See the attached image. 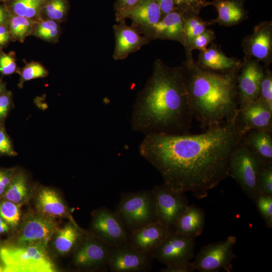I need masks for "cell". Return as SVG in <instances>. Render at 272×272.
Masks as SVG:
<instances>
[{
	"mask_svg": "<svg viewBox=\"0 0 272 272\" xmlns=\"http://www.w3.org/2000/svg\"><path fill=\"white\" fill-rule=\"evenodd\" d=\"M244 0H214V6L218 12V17L210 21L211 25L231 27L240 24L248 18V12L244 7Z\"/></svg>",
	"mask_w": 272,
	"mask_h": 272,
	"instance_id": "7402d4cb",
	"label": "cell"
},
{
	"mask_svg": "<svg viewBox=\"0 0 272 272\" xmlns=\"http://www.w3.org/2000/svg\"><path fill=\"white\" fill-rule=\"evenodd\" d=\"M266 227L272 228V195L259 193L254 201Z\"/></svg>",
	"mask_w": 272,
	"mask_h": 272,
	"instance_id": "e575fe53",
	"label": "cell"
},
{
	"mask_svg": "<svg viewBox=\"0 0 272 272\" xmlns=\"http://www.w3.org/2000/svg\"><path fill=\"white\" fill-rule=\"evenodd\" d=\"M36 207L40 214L52 219L69 216V210L61 197L54 190L41 188L36 199Z\"/></svg>",
	"mask_w": 272,
	"mask_h": 272,
	"instance_id": "cb8c5ba5",
	"label": "cell"
},
{
	"mask_svg": "<svg viewBox=\"0 0 272 272\" xmlns=\"http://www.w3.org/2000/svg\"><path fill=\"white\" fill-rule=\"evenodd\" d=\"M54 246L61 254H66L78 244L81 243L85 233L73 221L67 224L63 228L55 233Z\"/></svg>",
	"mask_w": 272,
	"mask_h": 272,
	"instance_id": "484cf974",
	"label": "cell"
},
{
	"mask_svg": "<svg viewBox=\"0 0 272 272\" xmlns=\"http://www.w3.org/2000/svg\"><path fill=\"white\" fill-rule=\"evenodd\" d=\"M205 225V214L202 209L189 205L179 217L171 231L178 234L197 237Z\"/></svg>",
	"mask_w": 272,
	"mask_h": 272,
	"instance_id": "d4e9b609",
	"label": "cell"
},
{
	"mask_svg": "<svg viewBox=\"0 0 272 272\" xmlns=\"http://www.w3.org/2000/svg\"><path fill=\"white\" fill-rule=\"evenodd\" d=\"M195 237L171 231L151 255L165 265L190 261L194 257Z\"/></svg>",
	"mask_w": 272,
	"mask_h": 272,
	"instance_id": "8fae6325",
	"label": "cell"
},
{
	"mask_svg": "<svg viewBox=\"0 0 272 272\" xmlns=\"http://www.w3.org/2000/svg\"><path fill=\"white\" fill-rule=\"evenodd\" d=\"M115 211L129 234L157 221L155 198L152 189L122 193Z\"/></svg>",
	"mask_w": 272,
	"mask_h": 272,
	"instance_id": "5b68a950",
	"label": "cell"
},
{
	"mask_svg": "<svg viewBox=\"0 0 272 272\" xmlns=\"http://www.w3.org/2000/svg\"><path fill=\"white\" fill-rule=\"evenodd\" d=\"M146 37L152 40H169L185 44L184 20L183 13L177 8L164 16L149 31Z\"/></svg>",
	"mask_w": 272,
	"mask_h": 272,
	"instance_id": "d6986e66",
	"label": "cell"
},
{
	"mask_svg": "<svg viewBox=\"0 0 272 272\" xmlns=\"http://www.w3.org/2000/svg\"><path fill=\"white\" fill-rule=\"evenodd\" d=\"M196 62L205 69L221 73L239 70L243 64L242 59L227 56L213 42L205 51L200 52Z\"/></svg>",
	"mask_w": 272,
	"mask_h": 272,
	"instance_id": "ffe728a7",
	"label": "cell"
},
{
	"mask_svg": "<svg viewBox=\"0 0 272 272\" xmlns=\"http://www.w3.org/2000/svg\"><path fill=\"white\" fill-rule=\"evenodd\" d=\"M113 29L115 37L113 57L115 60L125 59L151 42L137 28L126 25L125 21L114 25Z\"/></svg>",
	"mask_w": 272,
	"mask_h": 272,
	"instance_id": "e0dca14e",
	"label": "cell"
},
{
	"mask_svg": "<svg viewBox=\"0 0 272 272\" xmlns=\"http://www.w3.org/2000/svg\"><path fill=\"white\" fill-rule=\"evenodd\" d=\"M17 155L4 124L0 123V156H15Z\"/></svg>",
	"mask_w": 272,
	"mask_h": 272,
	"instance_id": "b9f144b4",
	"label": "cell"
},
{
	"mask_svg": "<svg viewBox=\"0 0 272 272\" xmlns=\"http://www.w3.org/2000/svg\"><path fill=\"white\" fill-rule=\"evenodd\" d=\"M162 17L156 0H141L128 14L126 19H130L131 25L146 36L152 27Z\"/></svg>",
	"mask_w": 272,
	"mask_h": 272,
	"instance_id": "44dd1931",
	"label": "cell"
},
{
	"mask_svg": "<svg viewBox=\"0 0 272 272\" xmlns=\"http://www.w3.org/2000/svg\"><path fill=\"white\" fill-rule=\"evenodd\" d=\"M11 42L13 41L8 24L0 25V50L6 48Z\"/></svg>",
	"mask_w": 272,
	"mask_h": 272,
	"instance_id": "bcb514c9",
	"label": "cell"
},
{
	"mask_svg": "<svg viewBox=\"0 0 272 272\" xmlns=\"http://www.w3.org/2000/svg\"><path fill=\"white\" fill-rule=\"evenodd\" d=\"M216 38L214 31L207 28L202 33L197 36L192 41L190 45V51L197 49L201 51H205L209 45Z\"/></svg>",
	"mask_w": 272,
	"mask_h": 272,
	"instance_id": "ab89813d",
	"label": "cell"
},
{
	"mask_svg": "<svg viewBox=\"0 0 272 272\" xmlns=\"http://www.w3.org/2000/svg\"><path fill=\"white\" fill-rule=\"evenodd\" d=\"M44 2L37 0H8L4 4L11 14L36 20L41 18Z\"/></svg>",
	"mask_w": 272,
	"mask_h": 272,
	"instance_id": "f1b7e54d",
	"label": "cell"
},
{
	"mask_svg": "<svg viewBox=\"0 0 272 272\" xmlns=\"http://www.w3.org/2000/svg\"><path fill=\"white\" fill-rule=\"evenodd\" d=\"M193 118L180 66L170 67L157 59L133 106L132 129L145 135L188 134Z\"/></svg>",
	"mask_w": 272,
	"mask_h": 272,
	"instance_id": "7a4b0ae2",
	"label": "cell"
},
{
	"mask_svg": "<svg viewBox=\"0 0 272 272\" xmlns=\"http://www.w3.org/2000/svg\"><path fill=\"white\" fill-rule=\"evenodd\" d=\"M69 9L67 0H45L42 8L41 18L59 23L65 20Z\"/></svg>",
	"mask_w": 272,
	"mask_h": 272,
	"instance_id": "1f68e13d",
	"label": "cell"
},
{
	"mask_svg": "<svg viewBox=\"0 0 272 272\" xmlns=\"http://www.w3.org/2000/svg\"><path fill=\"white\" fill-rule=\"evenodd\" d=\"M37 1H42V2H44L45 0H37Z\"/></svg>",
	"mask_w": 272,
	"mask_h": 272,
	"instance_id": "db71d44e",
	"label": "cell"
},
{
	"mask_svg": "<svg viewBox=\"0 0 272 272\" xmlns=\"http://www.w3.org/2000/svg\"><path fill=\"white\" fill-rule=\"evenodd\" d=\"M35 20L10 13L8 26L13 41L23 43L31 35Z\"/></svg>",
	"mask_w": 272,
	"mask_h": 272,
	"instance_id": "f546056e",
	"label": "cell"
},
{
	"mask_svg": "<svg viewBox=\"0 0 272 272\" xmlns=\"http://www.w3.org/2000/svg\"><path fill=\"white\" fill-rule=\"evenodd\" d=\"M1 271H3V268L1 267V266L0 265V272Z\"/></svg>",
	"mask_w": 272,
	"mask_h": 272,
	"instance_id": "f5cc1de1",
	"label": "cell"
},
{
	"mask_svg": "<svg viewBox=\"0 0 272 272\" xmlns=\"http://www.w3.org/2000/svg\"><path fill=\"white\" fill-rule=\"evenodd\" d=\"M194 271L191 261L176 263L166 265L161 272H191Z\"/></svg>",
	"mask_w": 272,
	"mask_h": 272,
	"instance_id": "f6af8a7d",
	"label": "cell"
},
{
	"mask_svg": "<svg viewBox=\"0 0 272 272\" xmlns=\"http://www.w3.org/2000/svg\"><path fill=\"white\" fill-rule=\"evenodd\" d=\"M264 72V66L259 62L254 59L243 60L237 77L239 110L243 109L259 97Z\"/></svg>",
	"mask_w": 272,
	"mask_h": 272,
	"instance_id": "7c38bea8",
	"label": "cell"
},
{
	"mask_svg": "<svg viewBox=\"0 0 272 272\" xmlns=\"http://www.w3.org/2000/svg\"><path fill=\"white\" fill-rule=\"evenodd\" d=\"M155 201L157 221L171 230L189 206L184 193L174 191L164 184L152 189Z\"/></svg>",
	"mask_w": 272,
	"mask_h": 272,
	"instance_id": "9c48e42d",
	"label": "cell"
},
{
	"mask_svg": "<svg viewBox=\"0 0 272 272\" xmlns=\"http://www.w3.org/2000/svg\"><path fill=\"white\" fill-rule=\"evenodd\" d=\"M153 257L135 249L128 242L111 248L108 269L111 272H145L152 266Z\"/></svg>",
	"mask_w": 272,
	"mask_h": 272,
	"instance_id": "4fadbf2b",
	"label": "cell"
},
{
	"mask_svg": "<svg viewBox=\"0 0 272 272\" xmlns=\"http://www.w3.org/2000/svg\"><path fill=\"white\" fill-rule=\"evenodd\" d=\"M60 33L59 23L40 18L35 20L31 35L49 43H56Z\"/></svg>",
	"mask_w": 272,
	"mask_h": 272,
	"instance_id": "4dcf8cb0",
	"label": "cell"
},
{
	"mask_svg": "<svg viewBox=\"0 0 272 272\" xmlns=\"http://www.w3.org/2000/svg\"><path fill=\"white\" fill-rule=\"evenodd\" d=\"M9 230V225L0 217V233L7 232Z\"/></svg>",
	"mask_w": 272,
	"mask_h": 272,
	"instance_id": "681fc988",
	"label": "cell"
},
{
	"mask_svg": "<svg viewBox=\"0 0 272 272\" xmlns=\"http://www.w3.org/2000/svg\"><path fill=\"white\" fill-rule=\"evenodd\" d=\"M264 67V75L261 82L258 97L272 109V72L269 66Z\"/></svg>",
	"mask_w": 272,
	"mask_h": 272,
	"instance_id": "d590c367",
	"label": "cell"
},
{
	"mask_svg": "<svg viewBox=\"0 0 272 272\" xmlns=\"http://www.w3.org/2000/svg\"><path fill=\"white\" fill-rule=\"evenodd\" d=\"M236 237L229 236L225 240L204 246L191 262L194 270L200 272H218L224 269L231 272L232 260L236 255L233 247Z\"/></svg>",
	"mask_w": 272,
	"mask_h": 272,
	"instance_id": "52a82bcc",
	"label": "cell"
},
{
	"mask_svg": "<svg viewBox=\"0 0 272 272\" xmlns=\"http://www.w3.org/2000/svg\"><path fill=\"white\" fill-rule=\"evenodd\" d=\"M7 90L6 83L0 81V95L3 94Z\"/></svg>",
	"mask_w": 272,
	"mask_h": 272,
	"instance_id": "f907efd6",
	"label": "cell"
},
{
	"mask_svg": "<svg viewBox=\"0 0 272 272\" xmlns=\"http://www.w3.org/2000/svg\"><path fill=\"white\" fill-rule=\"evenodd\" d=\"M193 117L203 127L234 120L239 110L237 77L239 70L218 73L200 66L193 58L180 65Z\"/></svg>",
	"mask_w": 272,
	"mask_h": 272,
	"instance_id": "3957f363",
	"label": "cell"
},
{
	"mask_svg": "<svg viewBox=\"0 0 272 272\" xmlns=\"http://www.w3.org/2000/svg\"><path fill=\"white\" fill-rule=\"evenodd\" d=\"M8 0H0V3L1 2H3L4 3H5L6 2H7Z\"/></svg>",
	"mask_w": 272,
	"mask_h": 272,
	"instance_id": "816d5d0a",
	"label": "cell"
},
{
	"mask_svg": "<svg viewBox=\"0 0 272 272\" xmlns=\"http://www.w3.org/2000/svg\"><path fill=\"white\" fill-rule=\"evenodd\" d=\"M14 106L13 94L11 91L7 90L0 95V123L5 121Z\"/></svg>",
	"mask_w": 272,
	"mask_h": 272,
	"instance_id": "7bdbcfd3",
	"label": "cell"
},
{
	"mask_svg": "<svg viewBox=\"0 0 272 272\" xmlns=\"http://www.w3.org/2000/svg\"><path fill=\"white\" fill-rule=\"evenodd\" d=\"M242 135L234 120L199 134L146 135L139 152L167 187L202 199L228 177L231 155Z\"/></svg>",
	"mask_w": 272,
	"mask_h": 272,
	"instance_id": "6da1fadb",
	"label": "cell"
},
{
	"mask_svg": "<svg viewBox=\"0 0 272 272\" xmlns=\"http://www.w3.org/2000/svg\"><path fill=\"white\" fill-rule=\"evenodd\" d=\"M235 121L242 134L251 130L272 131V109L259 97L239 110Z\"/></svg>",
	"mask_w": 272,
	"mask_h": 272,
	"instance_id": "9a60e30c",
	"label": "cell"
},
{
	"mask_svg": "<svg viewBox=\"0 0 272 272\" xmlns=\"http://www.w3.org/2000/svg\"><path fill=\"white\" fill-rule=\"evenodd\" d=\"M110 250L111 247L99 239L87 236L76 251L74 264L84 269L108 270Z\"/></svg>",
	"mask_w": 272,
	"mask_h": 272,
	"instance_id": "5bb4252c",
	"label": "cell"
},
{
	"mask_svg": "<svg viewBox=\"0 0 272 272\" xmlns=\"http://www.w3.org/2000/svg\"><path fill=\"white\" fill-rule=\"evenodd\" d=\"M244 1H245V0H244Z\"/></svg>",
	"mask_w": 272,
	"mask_h": 272,
	"instance_id": "11a10c76",
	"label": "cell"
},
{
	"mask_svg": "<svg viewBox=\"0 0 272 272\" xmlns=\"http://www.w3.org/2000/svg\"><path fill=\"white\" fill-rule=\"evenodd\" d=\"M170 232L168 227L155 221L131 232L128 242L138 251L151 255Z\"/></svg>",
	"mask_w": 272,
	"mask_h": 272,
	"instance_id": "ac0fdd59",
	"label": "cell"
},
{
	"mask_svg": "<svg viewBox=\"0 0 272 272\" xmlns=\"http://www.w3.org/2000/svg\"><path fill=\"white\" fill-rule=\"evenodd\" d=\"M30 194L26 174L22 171H15L12 180L2 197L16 203L22 205Z\"/></svg>",
	"mask_w": 272,
	"mask_h": 272,
	"instance_id": "83f0119b",
	"label": "cell"
},
{
	"mask_svg": "<svg viewBox=\"0 0 272 272\" xmlns=\"http://www.w3.org/2000/svg\"><path fill=\"white\" fill-rule=\"evenodd\" d=\"M264 165L256 154L240 143L231 155L228 176L233 178L254 202L259 193L258 180Z\"/></svg>",
	"mask_w": 272,
	"mask_h": 272,
	"instance_id": "8992f818",
	"label": "cell"
},
{
	"mask_svg": "<svg viewBox=\"0 0 272 272\" xmlns=\"http://www.w3.org/2000/svg\"><path fill=\"white\" fill-rule=\"evenodd\" d=\"M91 229L93 236L111 248L129 240V234L121 219L115 210L108 208H101L93 214Z\"/></svg>",
	"mask_w": 272,
	"mask_h": 272,
	"instance_id": "ba28073f",
	"label": "cell"
},
{
	"mask_svg": "<svg viewBox=\"0 0 272 272\" xmlns=\"http://www.w3.org/2000/svg\"><path fill=\"white\" fill-rule=\"evenodd\" d=\"M259 193L272 195V163L263 165L258 180Z\"/></svg>",
	"mask_w": 272,
	"mask_h": 272,
	"instance_id": "f35d334b",
	"label": "cell"
},
{
	"mask_svg": "<svg viewBox=\"0 0 272 272\" xmlns=\"http://www.w3.org/2000/svg\"><path fill=\"white\" fill-rule=\"evenodd\" d=\"M141 0H116L114 5L115 19L117 23L125 21L128 14Z\"/></svg>",
	"mask_w": 272,
	"mask_h": 272,
	"instance_id": "60d3db41",
	"label": "cell"
},
{
	"mask_svg": "<svg viewBox=\"0 0 272 272\" xmlns=\"http://www.w3.org/2000/svg\"><path fill=\"white\" fill-rule=\"evenodd\" d=\"M16 169H0V198L4 194L12 180Z\"/></svg>",
	"mask_w": 272,
	"mask_h": 272,
	"instance_id": "ee69618b",
	"label": "cell"
},
{
	"mask_svg": "<svg viewBox=\"0 0 272 272\" xmlns=\"http://www.w3.org/2000/svg\"><path fill=\"white\" fill-rule=\"evenodd\" d=\"M20 75V80L18 86L22 88L25 82L40 78L48 76V71L39 62L32 61L26 63L21 70L17 71Z\"/></svg>",
	"mask_w": 272,
	"mask_h": 272,
	"instance_id": "d6a6232c",
	"label": "cell"
},
{
	"mask_svg": "<svg viewBox=\"0 0 272 272\" xmlns=\"http://www.w3.org/2000/svg\"><path fill=\"white\" fill-rule=\"evenodd\" d=\"M9 15L10 13L6 6L4 4H0V25L8 23Z\"/></svg>",
	"mask_w": 272,
	"mask_h": 272,
	"instance_id": "c3c4849f",
	"label": "cell"
},
{
	"mask_svg": "<svg viewBox=\"0 0 272 272\" xmlns=\"http://www.w3.org/2000/svg\"><path fill=\"white\" fill-rule=\"evenodd\" d=\"M184 20L185 44L186 58H193L190 48L193 40L202 33L210 25V21H206L198 15L191 13H183Z\"/></svg>",
	"mask_w": 272,
	"mask_h": 272,
	"instance_id": "4316f807",
	"label": "cell"
},
{
	"mask_svg": "<svg viewBox=\"0 0 272 272\" xmlns=\"http://www.w3.org/2000/svg\"><path fill=\"white\" fill-rule=\"evenodd\" d=\"M18 70L16 64L14 52L5 53L0 50V73L2 76H9L17 72Z\"/></svg>",
	"mask_w": 272,
	"mask_h": 272,
	"instance_id": "74e56055",
	"label": "cell"
},
{
	"mask_svg": "<svg viewBox=\"0 0 272 272\" xmlns=\"http://www.w3.org/2000/svg\"><path fill=\"white\" fill-rule=\"evenodd\" d=\"M244 56L243 60L254 59L262 62L264 66L272 62V23L261 22L256 25L253 32L246 35L241 43Z\"/></svg>",
	"mask_w": 272,
	"mask_h": 272,
	"instance_id": "30bf717a",
	"label": "cell"
},
{
	"mask_svg": "<svg viewBox=\"0 0 272 272\" xmlns=\"http://www.w3.org/2000/svg\"><path fill=\"white\" fill-rule=\"evenodd\" d=\"M57 231L56 226L52 219L40 213L31 214L23 224L18 236V243H41L47 246Z\"/></svg>",
	"mask_w": 272,
	"mask_h": 272,
	"instance_id": "2e32d148",
	"label": "cell"
},
{
	"mask_svg": "<svg viewBox=\"0 0 272 272\" xmlns=\"http://www.w3.org/2000/svg\"><path fill=\"white\" fill-rule=\"evenodd\" d=\"M21 205L6 199L0 202V217L12 228L19 225Z\"/></svg>",
	"mask_w": 272,
	"mask_h": 272,
	"instance_id": "836d02e7",
	"label": "cell"
},
{
	"mask_svg": "<svg viewBox=\"0 0 272 272\" xmlns=\"http://www.w3.org/2000/svg\"><path fill=\"white\" fill-rule=\"evenodd\" d=\"M41 243L20 244L0 248V259L6 272H54L56 268Z\"/></svg>",
	"mask_w": 272,
	"mask_h": 272,
	"instance_id": "277c9868",
	"label": "cell"
},
{
	"mask_svg": "<svg viewBox=\"0 0 272 272\" xmlns=\"http://www.w3.org/2000/svg\"><path fill=\"white\" fill-rule=\"evenodd\" d=\"M240 143L256 154L263 164L272 163L271 132L251 130L242 134Z\"/></svg>",
	"mask_w": 272,
	"mask_h": 272,
	"instance_id": "603a6c76",
	"label": "cell"
},
{
	"mask_svg": "<svg viewBox=\"0 0 272 272\" xmlns=\"http://www.w3.org/2000/svg\"><path fill=\"white\" fill-rule=\"evenodd\" d=\"M211 5L206 0H175V8L182 13H191L198 15L203 8Z\"/></svg>",
	"mask_w": 272,
	"mask_h": 272,
	"instance_id": "8d00e7d4",
	"label": "cell"
},
{
	"mask_svg": "<svg viewBox=\"0 0 272 272\" xmlns=\"http://www.w3.org/2000/svg\"><path fill=\"white\" fill-rule=\"evenodd\" d=\"M162 12V16L173 11L176 8L175 0H156Z\"/></svg>",
	"mask_w": 272,
	"mask_h": 272,
	"instance_id": "7dc6e473",
	"label": "cell"
}]
</instances>
